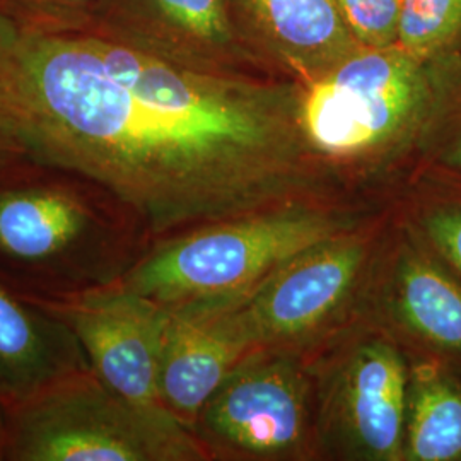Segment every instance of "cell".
<instances>
[{"label": "cell", "instance_id": "d6986e66", "mask_svg": "<svg viewBox=\"0 0 461 461\" xmlns=\"http://www.w3.org/2000/svg\"><path fill=\"white\" fill-rule=\"evenodd\" d=\"M108 0H0L19 30L34 33L89 32Z\"/></svg>", "mask_w": 461, "mask_h": 461}, {"label": "cell", "instance_id": "8992f818", "mask_svg": "<svg viewBox=\"0 0 461 461\" xmlns=\"http://www.w3.org/2000/svg\"><path fill=\"white\" fill-rule=\"evenodd\" d=\"M316 461H402L409 354L361 316L306 354Z\"/></svg>", "mask_w": 461, "mask_h": 461}, {"label": "cell", "instance_id": "52a82bcc", "mask_svg": "<svg viewBox=\"0 0 461 461\" xmlns=\"http://www.w3.org/2000/svg\"><path fill=\"white\" fill-rule=\"evenodd\" d=\"M395 200L356 230L323 241L232 299L253 348L310 354L364 316Z\"/></svg>", "mask_w": 461, "mask_h": 461}, {"label": "cell", "instance_id": "ffe728a7", "mask_svg": "<svg viewBox=\"0 0 461 461\" xmlns=\"http://www.w3.org/2000/svg\"><path fill=\"white\" fill-rule=\"evenodd\" d=\"M361 47L386 49L398 40L402 0H333Z\"/></svg>", "mask_w": 461, "mask_h": 461}, {"label": "cell", "instance_id": "3957f363", "mask_svg": "<svg viewBox=\"0 0 461 461\" xmlns=\"http://www.w3.org/2000/svg\"><path fill=\"white\" fill-rule=\"evenodd\" d=\"M150 245L142 222L96 183L30 161L0 169V279L19 294L112 285Z\"/></svg>", "mask_w": 461, "mask_h": 461}, {"label": "cell", "instance_id": "7c38bea8", "mask_svg": "<svg viewBox=\"0 0 461 461\" xmlns=\"http://www.w3.org/2000/svg\"><path fill=\"white\" fill-rule=\"evenodd\" d=\"M166 308L159 395L188 428L253 346L232 299H203Z\"/></svg>", "mask_w": 461, "mask_h": 461}, {"label": "cell", "instance_id": "30bf717a", "mask_svg": "<svg viewBox=\"0 0 461 461\" xmlns=\"http://www.w3.org/2000/svg\"><path fill=\"white\" fill-rule=\"evenodd\" d=\"M64 321L95 376L133 403L165 409L159 363L166 308L118 282L76 294L28 297Z\"/></svg>", "mask_w": 461, "mask_h": 461}, {"label": "cell", "instance_id": "8fae6325", "mask_svg": "<svg viewBox=\"0 0 461 461\" xmlns=\"http://www.w3.org/2000/svg\"><path fill=\"white\" fill-rule=\"evenodd\" d=\"M89 32L198 70L284 77L245 40L230 0H108Z\"/></svg>", "mask_w": 461, "mask_h": 461}, {"label": "cell", "instance_id": "277c9868", "mask_svg": "<svg viewBox=\"0 0 461 461\" xmlns=\"http://www.w3.org/2000/svg\"><path fill=\"white\" fill-rule=\"evenodd\" d=\"M393 200H303L183 230L154 241L120 285L163 306L238 299L282 265L347 230Z\"/></svg>", "mask_w": 461, "mask_h": 461}, {"label": "cell", "instance_id": "2e32d148", "mask_svg": "<svg viewBox=\"0 0 461 461\" xmlns=\"http://www.w3.org/2000/svg\"><path fill=\"white\" fill-rule=\"evenodd\" d=\"M395 202L434 255L461 279V182L413 176Z\"/></svg>", "mask_w": 461, "mask_h": 461}, {"label": "cell", "instance_id": "e0dca14e", "mask_svg": "<svg viewBox=\"0 0 461 461\" xmlns=\"http://www.w3.org/2000/svg\"><path fill=\"white\" fill-rule=\"evenodd\" d=\"M396 45L422 62L461 57V0H402Z\"/></svg>", "mask_w": 461, "mask_h": 461}, {"label": "cell", "instance_id": "5bb4252c", "mask_svg": "<svg viewBox=\"0 0 461 461\" xmlns=\"http://www.w3.org/2000/svg\"><path fill=\"white\" fill-rule=\"evenodd\" d=\"M91 369L64 321L0 279V402L19 405L50 384Z\"/></svg>", "mask_w": 461, "mask_h": 461}, {"label": "cell", "instance_id": "7a4b0ae2", "mask_svg": "<svg viewBox=\"0 0 461 461\" xmlns=\"http://www.w3.org/2000/svg\"><path fill=\"white\" fill-rule=\"evenodd\" d=\"M451 60L422 62L398 45L356 50L301 84L310 146L356 194L393 200L412 175Z\"/></svg>", "mask_w": 461, "mask_h": 461}, {"label": "cell", "instance_id": "603a6c76", "mask_svg": "<svg viewBox=\"0 0 461 461\" xmlns=\"http://www.w3.org/2000/svg\"><path fill=\"white\" fill-rule=\"evenodd\" d=\"M17 26L9 19V17L4 14V11L0 9V45L11 36V34L16 32Z\"/></svg>", "mask_w": 461, "mask_h": 461}, {"label": "cell", "instance_id": "6da1fadb", "mask_svg": "<svg viewBox=\"0 0 461 461\" xmlns=\"http://www.w3.org/2000/svg\"><path fill=\"white\" fill-rule=\"evenodd\" d=\"M301 84L169 62L96 32L0 45V137L96 183L154 241L303 200L366 198L310 146Z\"/></svg>", "mask_w": 461, "mask_h": 461}, {"label": "cell", "instance_id": "5b68a950", "mask_svg": "<svg viewBox=\"0 0 461 461\" xmlns=\"http://www.w3.org/2000/svg\"><path fill=\"white\" fill-rule=\"evenodd\" d=\"M5 417L4 461H209L175 415L118 395L91 369L5 409Z\"/></svg>", "mask_w": 461, "mask_h": 461}, {"label": "cell", "instance_id": "9c48e42d", "mask_svg": "<svg viewBox=\"0 0 461 461\" xmlns=\"http://www.w3.org/2000/svg\"><path fill=\"white\" fill-rule=\"evenodd\" d=\"M364 316L388 330L409 354L461 371V279L400 212L379 258Z\"/></svg>", "mask_w": 461, "mask_h": 461}, {"label": "cell", "instance_id": "9a60e30c", "mask_svg": "<svg viewBox=\"0 0 461 461\" xmlns=\"http://www.w3.org/2000/svg\"><path fill=\"white\" fill-rule=\"evenodd\" d=\"M402 461H461V371L432 356L409 354Z\"/></svg>", "mask_w": 461, "mask_h": 461}, {"label": "cell", "instance_id": "4fadbf2b", "mask_svg": "<svg viewBox=\"0 0 461 461\" xmlns=\"http://www.w3.org/2000/svg\"><path fill=\"white\" fill-rule=\"evenodd\" d=\"M230 7L251 49L303 86L361 49L333 0H230Z\"/></svg>", "mask_w": 461, "mask_h": 461}, {"label": "cell", "instance_id": "44dd1931", "mask_svg": "<svg viewBox=\"0 0 461 461\" xmlns=\"http://www.w3.org/2000/svg\"><path fill=\"white\" fill-rule=\"evenodd\" d=\"M19 161H24V159L0 137V169L5 167V166L19 163Z\"/></svg>", "mask_w": 461, "mask_h": 461}, {"label": "cell", "instance_id": "ac0fdd59", "mask_svg": "<svg viewBox=\"0 0 461 461\" xmlns=\"http://www.w3.org/2000/svg\"><path fill=\"white\" fill-rule=\"evenodd\" d=\"M420 175L461 182V57L449 64L443 95L419 149L411 178Z\"/></svg>", "mask_w": 461, "mask_h": 461}, {"label": "cell", "instance_id": "ba28073f", "mask_svg": "<svg viewBox=\"0 0 461 461\" xmlns=\"http://www.w3.org/2000/svg\"><path fill=\"white\" fill-rule=\"evenodd\" d=\"M192 430L209 460H316L306 356L249 350L202 407Z\"/></svg>", "mask_w": 461, "mask_h": 461}, {"label": "cell", "instance_id": "7402d4cb", "mask_svg": "<svg viewBox=\"0 0 461 461\" xmlns=\"http://www.w3.org/2000/svg\"><path fill=\"white\" fill-rule=\"evenodd\" d=\"M5 446H7V417H5V407L0 402V461L5 460Z\"/></svg>", "mask_w": 461, "mask_h": 461}]
</instances>
